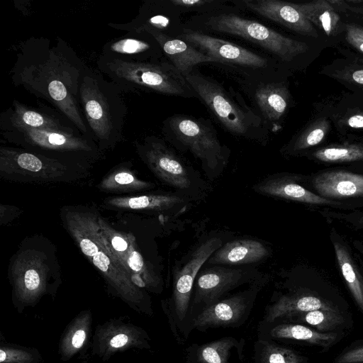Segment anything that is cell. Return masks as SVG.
I'll list each match as a JSON object with an SVG mask.
<instances>
[{
	"label": "cell",
	"instance_id": "cell-1",
	"mask_svg": "<svg viewBox=\"0 0 363 363\" xmlns=\"http://www.w3.org/2000/svg\"><path fill=\"white\" fill-rule=\"evenodd\" d=\"M26 44L12 77L38 97L57 108L83 135L91 138L79 108V87L86 66L63 41L49 46L45 40Z\"/></svg>",
	"mask_w": 363,
	"mask_h": 363
},
{
	"label": "cell",
	"instance_id": "cell-2",
	"mask_svg": "<svg viewBox=\"0 0 363 363\" xmlns=\"http://www.w3.org/2000/svg\"><path fill=\"white\" fill-rule=\"evenodd\" d=\"M67 229L83 255L101 272L111 292L139 313L153 315L150 297L135 286L106 245L91 213L68 210L65 213Z\"/></svg>",
	"mask_w": 363,
	"mask_h": 363
},
{
	"label": "cell",
	"instance_id": "cell-3",
	"mask_svg": "<svg viewBox=\"0 0 363 363\" xmlns=\"http://www.w3.org/2000/svg\"><path fill=\"white\" fill-rule=\"evenodd\" d=\"M122 93L99 70L84 69L79 102L91 138L101 151L113 148L123 138L127 108Z\"/></svg>",
	"mask_w": 363,
	"mask_h": 363
},
{
	"label": "cell",
	"instance_id": "cell-4",
	"mask_svg": "<svg viewBox=\"0 0 363 363\" xmlns=\"http://www.w3.org/2000/svg\"><path fill=\"white\" fill-rule=\"evenodd\" d=\"M96 65L123 92L152 91L167 95H194L184 76L172 64L125 61L100 55Z\"/></svg>",
	"mask_w": 363,
	"mask_h": 363
},
{
	"label": "cell",
	"instance_id": "cell-5",
	"mask_svg": "<svg viewBox=\"0 0 363 363\" xmlns=\"http://www.w3.org/2000/svg\"><path fill=\"white\" fill-rule=\"evenodd\" d=\"M1 133L6 141L21 148L55 158L92 160L101 153L94 140L81 132L21 127L1 129Z\"/></svg>",
	"mask_w": 363,
	"mask_h": 363
},
{
	"label": "cell",
	"instance_id": "cell-6",
	"mask_svg": "<svg viewBox=\"0 0 363 363\" xmlns=\"http://www.w3.org/2000/svg\"><path fill=\"white\" fill-rule=\"evenodd\" d=\"M83 167L71 160L55 158L21 147H0L1 176L12 181L69 182L84 172Z\"/></svg>",
	"mask_w": 363,
	"mask_h": 363
},
{
	"label": "cell",
	"instance_id": "cell-7",
	"mask_svg": "<svg viewBox=\"0 0 363 363\" xmlns=\"http://www.w3.org/2000/svg\"><path fill=\"white\" fill-rule=\"evenodd\" d=\"M50 271L45 253L29 249L18 254L9 275L12 303L18 313L34 307L45 295L55 296L58 285L51 283Z\"/></svg>",
	"mask_w": 363,
	"mask_h": 363
},
{
	"label": "cell",
	"instance_id": "cell-8",
	"mask_svg": "<svg viewBox=\"0 0 363 363\" xmlns=\"http://www.w3.org/2000/svg\"><path fill=\"white\" fill-rule=\"evenodd\" d=\"M211 29L239 36L289 62L308 50L303 42L286 37L259 22L233 13L213 16L206 22Z\"/></svg>",
	"mask_w": 363,
	"mask_h": 363
},
{
	"label": "cell",
	"instance_id": "cell-9",
	"mask_svg": "<svg viewBox=\"0 0 363 363\" xmlns=\"http://www.w3.org/2000/svg\"><path fill=\"white\" fill-rule=\"evenodd\" d=\"M97 221L106 245L132 283L145 291L160 293L162 288L161 279L145 261L134 237L116 230L101 217H97Z\"/></svg>",
	"mask_w": 363,
	"mask_h": 363
},
{
	"label": "cell",
	"instance_id": "cell-10",
	"mask_svg": "<svg viewBox=\"0 0 363 363\" xmlns=\"http://www.w3.org/2000/svg\"><path fill=\"white\" fill-rule=\"evenodd\" d=\"M221 242L219 238H211L201 243L175 276L171 303L163 308L172 332L177 337V327L182 330V325L186 323L196 277L204 263L220 247Z\"/></svg>",
	"mask_w": 363,
	"mask_h": 363
},
{
	"label": "cell",
	"instance_id": "cell-11",
	"mask_svg": "<svg viewBox=\"0 0 363 363\" xmlns=\"http://www.w3.org/2000/svg\"><path fill=\"white\" fill-rule=\"evenodd\" d=\"M91 346L92 354L104 362L130 349L151 348L147 331L125 315L111 318L99 324L93 333Z\"/></svg>",
	"mask_w": 363,
	"mask_h": 363
},
{
	"label": "cell",
	"instance_id": "cell-12",
	"mask_svg": "<svg viewBox=\"0 0 363 363\" xmlns=\"http://www.w3.org/2000/svg\"><path fill=\"white\" fill-rule=\"evenodd\" d=\"M186 80L223 125L236 135L245 134L252 125V118L239 106L218 84L199 73L184 76Z\"/></svg>",
	"mask_w": 363,
	"mask_h": 363
},
{
	"label": "cell",
	"instance_id": "cell-13",
	"mask_svg": "<svg viewBox=\"0 0 363 363\" xmlns=\"http://www.w3.org/2000/svg\"><path fill=\"white\" fill-rule=\"evenodd\" d=\"M169 125L176 138L206 168L217 170L224 164V148L210 128L199 121L182 116L169 119Z\"/></svg>",
	"mask_w": 363,
	"mask_h": 363
},
{
	"label": "cell",
	"instance_id": "cell-14",
	"mask_svg": "<svg viewBox=\"0 0 363 363\" xmlns=\"http://www.w3.org/2000/svg\"><path fill=\"white\" fill-rule=\"evenodd\" d=\"M141 160L162 182L180 190L190 189L192 181L189 172L177 155L155 136H147L135 142Z\"/></svg>",
	"mask_w": 363,
	"mask_h": 363
},
{
	"label": "cell",
	"instance_id": "cell-15",
	"mask_svg": "<svg viewBox=\"0 0 363 363\" xmlns=\"http://www.w3.org/2000/svg\"><path fill=\"white\" fill-rule=\"evenodd\" d=\"M194 291L192 308L202 310L220 301L228 291L247 282L252 275L242 269L215 266L199 271Z\"/></svg>",
	"mask_w": 363,
	"mask_h": 363
},
{
	"label": "cell",
	"instance_id": "cell-16",
	"mask_svg": "<svg viewBox=\"0 0 363 363\" xmlns=\"http://www.w3.org/2000/svg\"><path fill=\"white\" fill-rule=\"evenodd\" d=\"M255 296L252 291H246L220 300L201 310L191 320V328L205 330L210 328L239 325L247 317Z\"/></svg>",
	"mask_w": 363,
	"mask_h": 363
},
{
	"label": "cell",
	"instance_id": "cell-17",
	"mask_svg": "<svg viewBox=\"0 0 363 363\" xmlns=\"http://www.w3.org/2000/svg\"><path fill=\"white\" fill-rule=\"evenodd\" d=\"M185 42L217 62L252 67H264L266 59L237 44L204 33L186 30L181 35Z\"/></svg>",
	"mask_w": 363,
	"mask_h": 363
},
{
	"label": "cell",
	"instance_id": "cell-18",
	"mask_svg": "<svg viewBox=\"0 0 363 363\" xmlns=\"http://www.w3.org/2000/svg\"><path fill=\"white\" fill-rule=\"evenodd\" d=\"M28 128L55 129L67 132H80L69 121L55 113L27 106L14 100L11 107L0 116V128Z\"/></svg>",
	"mask_w": 363,
	"mask_h": 363
},
{
	"label": "cell",
	"instance_id": "cell-19",
	"mask_svg": "<svg viewBox=\"0 0 363 363\" xmlns=\"http://www.w3.org/2000/svg\"><path fill=\"white\" fill-rule=\"evenodd\" d=\"M242 4L250 11L301 35L318 36L314 26L292 3L277 0H245Z\"/></svg>",
	"mask_w": 363,
	"mask_h": 363
},
{
	"label": "cell",
	"instance_id": "cell-20",
	"mask_svg": "<svg viewBox=\"0 0 363 363\" xmlns=\"http://www.w3.org/2000/svg\"><path fill=\"white\" fill-rule=\"evenodd\" d=\"M93 315L89 309L78 313L66 325L58 343V354L62 362L86 352L91 344Z\"/></svg>",
	"mask_w": 363,
	"mask_h": 363
},
{
	"label": "cell",
	"instance_id": "cell-21",
	"mask_svg": "<svg viewBox=\"0 0 363 363\" xmlns=\"http://www.w3.org/2000/svg\"><path fill=\"white\" fill-rule=\"evenodd\" d=\"M147 33H130L114 38L106 43L102 49L101 56L125 61L154 62L157 52L155 50V40ZM158 43L157 44V45Z\"/></svg>",
	"mask_w": 363,
	"mask_h": 363
},
{
	"label": "cell",
	"instance_id": "cell-22",
	"mask_svg": "<svg viewBox=\"0 0 363 363\" xmlns=\"http://www.w3.org/2000/svg\"><path fill=\"white\" fill-rule=\"evenodd\" d=\"M144 33L150 34L156 40L172 65L184 76L189 74L192 67L197 64L218 62L215 59L201 52L186 42L172 38L164 32L148 28Z\"/></svg>",
	"mask_w": 363,
	"mask_h": 363
},
{
	"label": "cell",
	"instance_id": "cell-23",
	"mask_svg": "<svg viewBox=\"0 0 363 363\" xmlns=\"http://www.w3.org/2000/svg\"><path fill=\"white\" fill-rule=\"evenodd\" d=\"M262 195L309 204H329L333 202L317 195L288 177L274 174L265 177L253 186Z\"/></svg>",
	"mask_w": 363,
	"mask_h": 363
},
{
	"label": "cell",
	"instance_id": "cell-24",
	"mask_svg": "<svg viewBox=\"0 0 363 363\" xmlns=\"http://www.w3.org/2000/svg\"><path fill=\"white\" fill-rule=\"evenodd\" d=\"M313 186L325 199L363 196V175L347 171L321 173L314 178Z\"/></svg>",
	"mask_w": 363,
	"mask_h": 363
},
{
	"label": "cell",
	"instance_id": "cell-25",
	"mask_svg": "<svg viewBox=\"0 0 363 363\" xmlns=\"http://www.w3.org/2000/svg\"><path fill=\"white\" fill-rule=\"evenodd\" d=\"M269 255V250L259 241L242 239L220 247L206 262L216 265L245 264L259 262Z\"/></svg>",
	"mask_w": 363,
	"mask_h": 363
},
{
	"label": "cell",
	"instance_id": "cell-26",
	"mask_svg": "<svg viewBox=\"0 0 363 363\" xmlns=\"http://www.w3.org/2000/svg\"><path fill=\"white\" fill-rule=\"evenodd\" d=\"M318 309L336 308L330 302L313 295H285L267 308L264 320L270 323L278 319H287L294 315Z\"/></svg>",
	"mask_w": 363,
	"mask_h": 363
},
{
	"label": "cell",
	"instance_id": "cell-27",
	"mask_svg": "<svg viewBox=\"0 0 363 363\" xmlns=\"http://www.w3.org/2000/svg\"><path fill=\"white\" fill-rule=\"evenodd\" d=\"M184 199L176 194H147L113 197L105 201L107 206L120 209L162 211L183 203Z\"/></svg>",
	"mask_w": 363,
	"mask_h": 363
},
{
	"label": "cell",
	"instance_id": "cell-28",
	"mask_svg": "<svg viewBox=\"0 0 363 363\" xmlns=\"http://www.w3.org/2000/svg\"><path fill=\"white\" fill-rule=\"evenodd\" d=\"M313 25L328 35L337 34L340 26V16L328 0H316L308 3L293 4Z\"/></svg>",
	"mask_w": 363,
	"mask_h": 363
},
{
	"label": "cell",
	"instance_id": "cell-29",
	"mask_svg": "<svg viewBox=\"0 0 363 363\" xmlns=\"http://www.w3.org/2000/svg\"><path fill=\"white\" fill-rule=\"evenodd\" d=\"M289 91L281 83L267 84L259 87L255 99L263 115L271 121L279 120L284 114L289 102Z\"/></svg>",
	"mask_w": 363,
	"mask_h": 363
},
{
	"label": "cell",
	"instance_id": "cell-30",
	"mask_svg": "<svg viewBox=\"0 0 363 363\" xmlns=\"http://www.w3.org/2000/svg\"><path fill=\"white\" fill-rule=\"evenodd\" d=\"M270 336L279 339L304 341L323 348L330 347L337 340L334 333H320L303 325L279 324L272 328Z\"/></svg>",
	"mask_w": 363,
	"mask_h": 363
},
{
	"label": "cell",
	"instance_id": "cell-31",
	"mask_svg": "<svg viewBox=\"0 0 363 363\" xmlns=\"http://www.w3.org/2000/svg\"><path fill=\"white\" fill-rule=\"evenodd\" d=\"M333 245L342 275L356 303L363 312V278L345 245L336 241Z\"/></svg>",
	"mask_w": 363,
	"mask_h": 363
},
{
	"label": "cell",
	"instance_id": "cell-32",
	"mask_svg": "<svg viewBox=\"0 0 363 363\" xmlns=\"http://www.w3.org/2000/svg\"><path fill=\"white\" fill-rule=\"evenodd\" d=\"M155 184L142 180L129 169L122 167L114 170L99 184L98 188L108 192H128L151 189Z\"/></svg>",
	"mask_w": 363,
	"mask_h": 363
},
{
	"label": "cell",
	"instance_id": "cell-33",
	"mask_svg": "<svg viewBox=\"0 0 363 363\" xmlns=\"http://www.w3.org/2000/svg\"><path fill=\"white\" fill-rule=\"evenodd\" d=\"M243 347L235 338L226 337L199 346L194 355V363H229L233 347Z\"/></svg>",
	"mask_w": 363,
	"mask_h": 363
},
{
	"label": "cell",
	"instance_id": "cell-34",
	"mask_svg": "<svg viewBox=\"0 0 363 363\" xmlns=\"http://www.w3.org/2000/svg\"><path fill=\"white\" fill-rule=\"evenodd\" d=\"M287 319L307 323L321 331L333 330L344 322L342 315L337 309H318L294 315Z\"/></svg>",
	"mask_w": 363,
	"mask_h": 363
},
{
	"label": "cell",
	"instance_id": "cell-35",
	"mask_svg": "<svg viewBox=\"0 0 363 363\" xmlns=\"http://www.w3.org/2000/svg\"><path fill=\"white\" fill-rule=\"evenodd\" d=\"M313 156L325 162H347L363 160V145L344 144L328 146L315 151Z\"/></svg>",
	"mask_w": 363,
	"mask_h": 363
},
{
	"label": "cell",
	"instance_id": "cell-36",
	"mask_svg": "<svg viewBox=\"0 0 363 363\" xmlns=\"http://www.w3.org/2000/svg\"><path fill=\"white\" fill-rule=\"evenodd\" d=\"M258 363H303V357L295 351L271 343L258 341Z\"/></svg>",
	"mask_w": 363,
	"mask_h": 363
},
{
	"label": "cell",
	"instance_id": "cell-37",
	"mask_svg": "<svg viewBox=\"0 0 363 363\" xmlns=\"http://www.w3.org/2000/svg\"><path fill=\"white\" fill-rule=\"evenodd\" d=\"M41 361L42 355L38 349L1 340L0 363H41Z\"/></svg>",
	"mask_w": 363,
	"mask_h": 363
},
{
	"label": "cell",
	"instance_id": "cell-38",
	"mask_svg": "<svg viewBox=\"0 0 363 363\" xmlns=\"http://www.w3.org/2000/svg\"><path fill=\"white\" fill-rule=\"evenodd\" d=\"M329 128L330 123L326 118L316 120L296 139L293 150H303L319 144L325 138Z\"/></svg>",
	"mask_w": 363,
	"mask_h": 363
},
{
	"label": "cell",
	"instance_id": "cell-39",
	"mask_svg": "<svg viewBox=\"0 0 363 363\" xmlns=\"http://www.w3.org/2000/svg\"><path fill=\"white\" fill-rule=\"evenodd\" d=\"M334 75L349 83L363 86V59H359L352 65L337 71Z\"/></svg>",
	"mask_w": 363,
	"mask_h": 363
},
{
	"label": "cell",
	"instance_id": "cell-40",
	"mask_svg": "<svg viewBox=\"0 0 363 363\" xmlns=\"http://www.w3.org/2000/svg\"><path fill=\"white\" fill-rule=\"evenodd\" d=\"M345 31L347 42L357 50L363 53V27L347 24Z\"/></svg>",
	"mask_w": 363,
	"mask_h": 363
},
{
	"label": "cell",
	"instance_id": "cell-41",
	"mask_svg": "<svg viewBox=\"0 0 363 363\" xmlns=\"http://www.w3.org/2000/svg\"><path fill=\"white\" fill-rule=\"evenodd\" d=\"M338 363L363 362V347L346 352L338 357Z\"/></svg>",
	"mask_w": 363,
	"mask_h": 363
},
{
	"label": "cell",
	"instance_id": "cell-42",
	"mask_svg": "<svg viewBox=\"0 0 363 363\" xmlns=\"http://www.w3.org/2000/svg\"><path fill=\"white\" fill-rule=\"evenodd\" d=\"M170 2L177 6L185 8L201 7L208 4L213 3L211 0H172Z\"/></svg>",
	"mask_w": 363,
	"mask_h": 363
},
{
	"label": "cell",
	"instance_id": "cell-43",
	"mask_svg": "<svg viewBox=\"0 0 363 363\" xmlns=\"http://www.w3.org/2000/svg\"><path fill=\"white\" fill-rule=\"evenodd\" d=\"M346 123L350 128L363 129V113L351 116L347 118Z\"/></svg>",
	"mask_w": 363,
	"mask_h": 363
},
{
	"label": "cell",
	"instance_id": "cell-44",
	"mask_svg": "<svg viewBox=\"0 0 363 363\" xmlns=\"http://www.w3.org/2000/svg\"><path fill=\"white\" fill-rule=\"evenodd\" d=\"M81 363H89V362H86V361H84V362H82Z\"/></svg>",
	"mask_w": 363,
	"mask_h": 363
},
{
	"label": "cell",
	"instance_id": "cell-45",
	"mask_svg": "<svg viewBox=\"0 0 363 363\" xmlns=\"http://www.w3.org/2000/svg\"><path fill=\"white\" fill-rule=\"evenodd\" d=\"M352 363H363V362H352Z\"/></svg>",
	"mask_w": 363,
	"mask_h": 363
},
{
	"label": "cell",
	"instance_id": "cell-46",
	"mask_svg": "<svg viewBox=\"0 0 363 363\" xmlns=\"http://www.w3.org/2000/svg\"><path fill=\"white\" fill-rule=\"evenodd\" d=\"M362 253H363V251H362Z\"/></svg>",
	"mask_w": 363,
	"mask_h": 363
}]
</instances>
